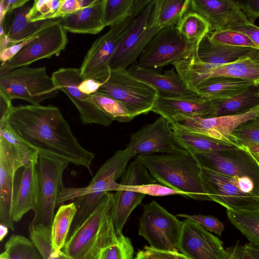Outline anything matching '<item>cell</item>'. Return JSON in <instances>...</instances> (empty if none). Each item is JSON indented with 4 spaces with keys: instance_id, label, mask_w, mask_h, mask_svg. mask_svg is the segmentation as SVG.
Listing matches in <instances>:
<instances>
[{
    "instance_id": "cell-44",
    "label": "cell",
    "mask_w": 259,
    "mask_h": 259,
    "mask_svg": "<svg viewBox=\"0 0 259 259\" xmlns=\"http://www.w3.org/2000/svg\"><path fill=\"white\" fill-rule=\"evenodd\" d=\"M177 217L190 219L202 227L207 231L212 232L219 236L224 230V224L218 218L210 215L187 214L179 213Z\"/></svg>"
},
{
    "instance_id": "cell-50",
    "label": "cell",
    "mask_w": 259,
    "mask_h": 259,
    "mask_svg": "<svg viewBox=\"0 0 259 259\" xmlns=\"http://www.w3.org/2000/svg\"><path fill=\"white\" fill-rule=\"evenodd\" d=\"M233 29L247 34L259 47V26L248 22Z\"/></svg>"
},
{
    "instance_id": "cell-39",
    "label": "cell",
    "mask_w": 259,
    "mask_h": 259,
    "mask_svg": "<svg viewBox=\"0 0 259 259\" xmlns=\"http://www.w3.org/2000/svg\"><path fill=\"white\" fill-rule=\"evenodd\" d=\"M209 38L212 42L229 46L247 47L259 50V47L245 33L234 29L209 32Z\"/></svg>"
},
{
    "instance_id": "cell-48",
    "label": "cell",
    "mask_w": 259,
    "mask_h": 259,
    "mask_svg": "<svg viewBox=\"0 0 259 259\" xmlns=\"http://www.w3.org/2000/svg\"><path fill=\"white\" fill-rule=\"evenodd\" d=\"M36 33V34H37ZM36 34L32 37L0 52V59L1 64L6 63L11 59L25 45L29 43L36 35Z\"/></svg>"
},
{
    "instance_id": "cell-11",
    "label": "cell",
    "mask_w": 259,
    "mask_h": 259,
    "mask_svg": "<svg viewBox=\"0 0 259 259\" xmlns=\"http://www.w3.org/2000/svg\"><path fill=\"white\" fill-rule=\"evenodd\" d=\"M60 19H53L10 60L1 64L0 73L28 66L38 60L59 56L68 42Z\"/></svg>"
},
{
    "instance_id": "cell-25",
    "label": "cell",
    "mask_w": 259,
    "mask_h": 259,
    "mask_svg": "<svg viewBox=\"0 0 259 259\" xmlns=\"http://www.w3.org/2000/svg\"><path fill=\"white\" fill-rule=\"evenodd\" d=\"M29 1L24 6L8 13L0 22L1 34L4 33L10 40L9 47L35 35L53 20L29 22L27 15L33 2L32 4Z\"/></svg>"
},
{
    "instance_id": "cell-2",
    "label": "cell",
    "mask_w": 259,
    "mask_h": 259,
    "mask_svg": "<svg viewBox=\"0 0 259 259\" xmlns=\"http://www.w3.org/2000/svg\"><path fill=\"white\" fill-rule=\"evenodd\" d=\"M136 157L156 182L183 192L186 197L211 201L203 187L201 167L191 153L182 149L170 153Z\"/></svg>"
},
{
    "instance_id": "cell-47",
    "label": "cell",
    "mask_w": 259,
    "mask_h": 259,
    "mask_svg": "<svg viewBox=\"0 0 259 259\" xmlns=\"http://www.w3.org/2000/svg\"><path fill=\"white\" fill-rule=\"evenodd\" d=\"M78 0H62L58 10L52 19H60L81 9Z\"/></svg>"
},
{
    "instance_id": "cell-35",
    "label": "cell",
    "mask_w": 259,
    "mask_h": 259,
    "mask_svg": "<svg viewBox=\"0 0 259 259\" xmlns=\"http://www.w3.org/2000/svg\"><path fill=\"white\" fill-rule=\"evenodd\" d=\"M51 226L43 225L29 226L30 240L40 253L43 259H71L62 251L56 255L52 254Z\"/></svg>"
},
{
    "instance_id": "cell-8",
    "label": "cell",
    "mask_w": 259,
    "mask_h": 259,
    "mask_svg": "<svg viewBox=\"0 0 259 259\" xmlns=\"http://www.w3.org/2000/svg\"><path fill=\"white\" fill-rule=\"evenodd\" d=\"M97 93L123 103L134 118L152 111L159 96L155 89L134 76L127 69L110 70Z\"/></svg>"
},
{
    "instance_id": "cell-4",
    "label": "cell",
    "mask_w": 259,
    "mask_h": 259,
    "mask_svg": "<svg viewBox=\"0 0 259 259\" xmlns=\"http://www.w3.org/2000/svg\"><path fill=\"white\" fill-rule=\"evenodd\" d=\"M114 195L106 192L90 215L70 233L62 251L71 259H97L101 249L117 241L111 217Z\"/></svg>"
},
{
    "instance_id": "cell-49",
    "label": "cell",
    "mask_w": 259,
    "mask_h": 259,
    "mask_svg": "<svg viewBox=\"0 0 259 259\" xmlns=\"http://www.w3.org/2000/svg\"><path fill=\"white\" fill-rule=\"evenodd\" d=\"M29 0H1L0 2V22L6 15L14 10L24 6Z\"/></svg>"
},
{
    "instance_id": "cell-20",
    "label": "cell",
    "mask_w": 259,
    "mask_h": 259,
    "mask_svg": "<svg viewBox=\"0 0 259 259\" xmlns=\"http://www.w3.org/2000/svg\"><path fill=\"white\" fill-rule=\"evenodd\" d=\"M178 244L181 253L189 259H224L223 242L197 223L186 219Z\"/></svg>"
},
{
    "instance_id": "cell-42",
    "label": "cell",
    "mask_w": 259,
    "mask_h": 259,
    "mask_svg": "<svg viewBox=\"0 0 259 259\" xmlns=\"http://www.w3.org/2000/svg\"><path fill=\"white\" fill-rule=\"evenodd\" d=\"M62 0H35L27 18L29 22H34L52 19L58 10Z\"/></svg>"
},
{
    "instance_id": "cell-56",
    "label": "cell",
    "mask_w": 259,
    "mask_h": 259,
    "mask_svg": "<svg viewBox=\"0 0 259 259\" xmlns=\"http://www.w3.org/2000/svg\"><path fill=\"white\" fill-rule=\"evenodd\" d=\"M235 250V245L226 249V256L224 259H233V254Z\"/></svg>"
},
{
    "instance_id": "cell-14",
    "label": "cell",
    "mask_w": 259,
    "mask_h": 259,
    "mask_svg": "<svg viewBox=\"0 0 259 259\" xmlns=\"http://www.w3.org/2000/svg\"><path fill=\"white\" fill-rule=\"evenodd\" d=\"M192 154L201 167L234 178L250 180L259 191V165L242 147Z\"/></svg>"
},
{
    "instance_id": "cell-34",
    "label": "cell",
    "mask_w": 259,
    "mask_h": 259,
    "mask_svg": "<svg viewBox=\"0 0 259 259\" xmlns=\"http://www.w3.org/2000/svg\"><path fill=\"white\" fill-rule=\"evenodd\" d=\"M176 26L179 33L186 39L197 45L210 31L208 22L199 14L190 9Z\"/></svg>"
},
{
    "instance_id": "cell-21",
    "label": "cell",
    "mask_w": 259,
    "mask_h": 259,
    "mask_svg": "<svg viewBox=\"0 0 259 259\" xmlns=\"http://www.w3.org/2000/svg\"><path fill=\"white\" fill-rule=\"evenodd\" d=\"M190 10L209 24V32L233 29L248 22L236 1L190 0Z\"/></svg>"
},
{
    "instance_id": "cell-7",
    "label": "cell",
    "mask_w": 259,
    "mask_h": 259,
    "mask_svg": "<svg viewBox=\"0 0 259 259\" xmlns=\"http://www.w3.org/2000/svg\"><path fill=\"white\" fill-rule=\"evenodd\" d=\"M204 189L211 201L229 210L259 207V192L250 180L237 179L201 167Z\"/></svg>"
},
{
    "instance_id": "cell-28",
    "label": "cell",
    "mask_w": 259,
    "mask_h": 259,
    "mask_svg": "<svg viewBox=\"0 0 259 259\" xmlns=\"http://www.w3.org/2000/svg\"><path fill=\"white\" fill-rule=\"evenodd\" d=\"M255 49L212 42L206 34L198 44L196 53L202 61L218 66L232 63L252 53Z\"/></svg>"
},
{
    "instance_id": "cell-13",
    "label": "cell",
    "mask_w": 259,
    "mask_h": 259,
    "mask_svg": "<svg viewBox=\"0 0 259 259\" xmlns=\"http://www.w3.org/2000/svg\"><path fill=\"white\" fill-rule=\"evenodd\" d=\"M69 163L39 155L37 170L40 193L30 224L51 226L60 192L64 188L63 175Z\"/></svg>"
},
{
    "instance_id": "cell-46",
    "label": "cell",
    "mask_w": 259,
    "mask_h": 259,
    "mask_svg": "<svg viewBox=\"0 0 259 259\" xmlns=\"http://www.w3.org/2000/svg\"><path fill=\"white\" fill-rule=\"evenodd\" d=\"M236 2L248 22L254 24L259 18V0H238Z\"/></svg>"
},
{
    "instance_id": "cell-33",
    "label": "cell",
    "mask_w": 259,
    "mask_h": 259,
    "mask_svg": "<svg viewBox=\"0 0 259 259\" xmlns=\"http://www.w3.org/2000/svg\"><path fill=\"white\" fill-rule=\"evenodd\" d=\"M228 218L249 241L259 247V207L237 210H227Z\"/></svg>"
},
{
    "instance_id": "cell-36",
    "label": "cell",
    "mask_w": 259,
    "mask_h": 259,
    "mask_svg": "<svg viewBox=\"0 0 259 259\" xmlns=\"http://www.w3.org/2000/svg\"><path fill=\"white\" fill-rule=\"evenodd\" d=\"M5 249L11 259H43L33 242L20 235L13 234L6 243Z\"/></svg>"
},
{
    "instance_id": "cell-1",
    "label": "cell",
    "mask_w": 259,
    "mask_h": 259,
    "mask_svg": "<svg viewBox=\"0 0 259 259\" xmlns=\"http://www.w3.org/2000/svg\"><path fill=\"white\" fill-rule=\"evenodd\" d=\"M0 123H6L39 155L90 169L95 154L79 143L57 107L13 106Z\"/></svg>"
},
{
    "instance_id": "cell-31",
    "label": "cell",
    "mask_w": 259,
    "mask_h": 259,
    "mask_svg": "<svg viewBox=\"0 0 259 259\" xmlns=\"http://www.w3.org/2000/svg\"><path fill=\"white\" fill-rule=\"evenodd\" d=\"M76 211L73 201L59 207L51 225L52 255L58 254L63 248L69 237Z\"/></svg>"
},
{
    "instance_id": "cell-19",
    "label": "cell",
    "mask_w": 259,
    "mask_h": 259,
    "mask_svg": "<svg viewBox=\"0 0 259 259\" xmlns=\"http://www.w3.org/2000/svg\"><path fill=\"white\" fill-rule=\"evenodd\" d=\"M258 114L259 107L236 115L207 118L197 116H178L173 118L170 124L177 123L191 132L238 147L232 139L233 132L238 126Z\"/></svg>"
},
{
    "instance_id": "cell-16",
    "label": "cell",
    "mask_w": 259,
    "mask_h": 259,
    "mask_svg": "<svg viewBox=\"0 0 259 259\" xmlns=\"http://www.w3.org/2000/svg\"><path fill=\"white\" fill-rule=\"evenodd\" d=\"M51 77L56 88L64 93L73 103L83 124L108 126L114 121L98 107L91 95L78 89L79 84L85 79L80 68H61L54 72Z\"/></svg>"
},
{
    "instance_id": "cell-37",
    "label": "cell",
    "mask_w": 259,
    "mask_h": 259,
    "mask_svg": "<svg viewBox=\"0 0 259 259\" xmlns=\"http://www.w3.org/2000/svg\"><path fill=\"white\" fill-rule=\"evenodd\" d=\"M91 96L98 107L113 121L128 122L133 119L126 106L118 100L98 93Z\"/></svg>"
},
{
    "instance_id": "cell-55",
    "label": "cell",
    "mask_w": 259,
    "mask_h": 259,
    "mask_svg": "<svg viewBox=\"0 0 259 259\" xmlns=\"http://www.w3.org/2000/svg\"><path fill=\"white\" fill-rule=\"evenodd\" d=\"M9 228L5 225L0 224V241L3 240L7 236Z\"/></svg>"
},
{
    "instance_id": "cell-15",
    "label": "cell",
    "mask_w": 259,
    "mask_h": 259,
    "mask_svg": "<svg viewBox=\"0 0 259 259\" xmlns=\"http://www.w3.org/2000/svg\"><path fill=\"white\" fill-rule=\"evenodd\" d=\"M154 4V0H152L135 18L109 60L110 70L127 69L136 62L148 42L161 29L150 18Z\"/></svg>"
},
{
    "instance_id": "cell-3",
    "label": "cell",
    "mask_w": 259,
    "mask_h": 259,
    "mask_svg": "<svg viewBox=\"0 0 259 259\" xmlns=\"http://www.w3.org/2000/svg\"><path fill=\"white\" fill-rule=\"evenodd\" d=\"M133 158L125 148L118 150L100 166L87 186L64 187L60 192L57 206L74 200L77 209L70 233L90 215L106 192L118 190L119 183L117 180L121 178Z\"/></svg>"
},
{
    "instance_id": "cell-9",
    "label": "cell",
    "mask_w": 259,
    "mask_h": 259,
    "mask_svg": "<svg viewBox=\"0 0 259 259\" xmlns=\"http://www.w3.org/2000/svg\"><path fill=\"white\" fill-rule=\"evenodd\" d=\"M183 225V222L153 200L144 206L138 233L153 248L179 251Z\"/></svg>"
},
{
    "instance_id": "cell-12",
    "label": "cell",
    "mask_w": 259,
    "mask_h": 259,
    "mask_svg": "<svg viewBox=\"0 0 259 259\" xmlns=\"http://www.w3.org/2000/svg\"><path fill=\"white\" fill-rule=\"evenodd\" d=\"M136 17L130 16L123 19L110 26L106 33L95 40L80 68L84 78H91L103 83L108 78L110 72L109 60Z\"/></svg>"
},
{
    "instance_id": "cell-43",
    "label": "cell",
    "mask_w": 259,
    "mask_h": 259,
    "mask_svg": "<svg viewBox=\"0 0 259 259\" xmlns=\"http://www.w3.org/2000/svg\"><path fill=\"white\" fill-rule=\"evenodd\" d=\"M0 137L17 146L23 153L28 162H38L39 154L33 148L22 140L6 123H0Z\"/></svg>"
},
{
    "instance_id": "cell-5",
    "label": "cell",
    "mask_w": 259,
    "mask_h": 259,
    "mask_svg": "<svg viewBox=\"0 0 259 259\" xmlns=\"http://www.w3.org/2000/svg\"><path fill=\"white\" fill-rule=\"evenodd\" d=\"M173 65L186 87L193 92L199 83L214 76L237 78L259 84V50L257 49L237 61L218 66L202 61L195 51Z\"/></svg>"
},
{
    "instance_id": "cell-52",
    "label": "cell",
    "mask_w": 259,
    "mask_h": 259,
    "mask_svg": "<svg viewBox=\"0 0 259 259\" xmlns=\"http://www.w3.org/2000/svg\"><path fill=\"white\" fill-rule=\"evenodd\" d=\"M245 255L249 259H259V247L250 243L245 244L241 246Z\"/></svg>"
},
{
    "instance_id": "cell-26",
    "label": "cell",
    "mask_w": 259,
    "mask_h": 259,
    "mask_svg": "<svg viewBox=\"0 0 259 259\" xmlns=\"http://www.w3.org/2000/svg\"><path fill=\"white\" fill-rule=\"evenodd\" d=\"M104 0H96L92 5L60 18L66 31L96 34L106 27L104 20Z\"/></svg>"
},
{
    "instance_id": "cell-18",
    "label": "cell",
    "mask_w": 259,
    "mask_h": 259,
    "mask_svg": "<svg viewBox=\"0 0 259 259\" xmlns=\"http://www.w3.org/2000/svg\"><path fill=\"white\" fill-rule=\"evenodd\" d=\"M125 149L136 157L140 155L170 153L183 148L175 140L170 123L160 116L132 134Z\"/></svg>"
},
{
    "instance_id": "cell-41",
    "label": "cell",
    "mask_w": 259,
    "mask_h": 259,
    "mask_svg": "<svg viewBox=\"0 0 259 259\" xmlns=\"http://www.w3.org/2000/svg\"><path fill=\"white\" fill-rule=\"evenodd\" d=\"M134 248L130 239L123 235L116 242L103 247L97 259H133Z\"/></svg>"
},
{
    "instance_id": "cell-40",
    "label": "cell",
    "mask_w": 259,
    "mask_h": 259,
    "mask_svg": "<svg viewBox=\"0 0 259 259\" xmlns=\"http://www.w3.org/2000/svg\"><path fill=\"white\" fill-rule=\"evenodd\" d=\"M232 139L238 147L259 144V114L238 126L232 133Z\"/></svg>"
},
{
    "instance_id": "cell-38",
    "label": "cell",
    "mask_w": 259,
    "mask_h": 259,
    "mask_svg": "<svg viewBox=\"0 0 259 259\" xmlns=\"http://www.w3.org/2000/svg\"><path fill=\"white\" fill-rule=\"evenodd\" d=\"M134 0H104V20L106 26L114 24L130 16H138L133 12Z\"/></svg>"
},
{
    "instance_id": "cell-17",
    "label": "cell",
    "mask_w": 259,
    "mask_h": 259,
    "mask_svg": "<svg viewBox=\"0 0 259 259\" xmlns=\"http://www.w3.org/2000/svg\"><path fill=\"white\" fill-rule=\"evenodd\" d=\"M27 163L17 146L0 137V224L12 230H14L12 209L15 177Z\"/></svg>"
},
{
    "instance_id": "cell-6",
    "label": "cell",
    "mask_w": 259,
    "mask_h": 259,
    "mask_svg": "<svg viewBox=\"0 0 259 259\" xmlns=\"http://www.w3.org/2000/svg\"><path fill=\"white\" fill-rule=\"evenodd\" d=\"M59 91L46 67L24 66L0 73V93L11 101L21 99L39 105L56 97Z\"/></svg>"
},
{
    "instance_id": "cell-27",
    "label": "cell",
    "mask_w": 259,
    "mask_h": 259,
    "mask_svg": "<svg viewBox=\"0 0 259 259\" xmlns=\"http://www.w3.org/2000/svg\"><path fill=\"white\" fill-rule=\"evenodd\" d=\"M254 84L253 81L237 78L214 76L199 83L194 92L211 101L226 99L241 93Z\"/></svg>"
},
{
    "instance_id": "cell-23",
    "label": "cell",
    "mask_w": 259,
    "mask_h": 259,
    "mask_svg": "<svg viewBox=\"0 0 259 259\" xmlns=\"http://www.w3.org/2000/svg\"><path fill=\"white\" fill-rule=\"evenodd\" d=\"M37 163L31 161L21 168L18 183L14 191L12 209L14 222H19L27 212L33 210L37 205L40 193Z\"/></svg>"
},
{
    "instance_id": "cell-29",
    "label": "cell",
    "mask_w": 259,
    "mask_h": 259,
    "mask_svg": "<svg viewBox=\"0 0 259 259\" xmlns=\"http://www.w3.org/2000/svg\"><path fill=\"white\" fill-rule=\"evenodd\" d=\"M171 127L178 145L191 153L211 152L237 147L191 132L177 123L171 124Z\"/></svg>"
},
{
    "instance_id": "cell-57",
    "label": "cell",
    "mask_w": 259,
    "mask_h": 259,
    "mask_svg": "<svg viewBox=\"0 0 259 259\" xmlns=\"http://www.w3.org/2000/svg\"><path fill=\"white\" fill-rule=\"evenodd\" d=\"M0 259H11L7 252L5 251L0 254Z\"/></svg>"
},
{
    "instance_id": "cell-30",
    "label": "cell",
    "mask_w": 259,
    "mask_h": 259,
    "mask_svg": "<svg viewBox=\"0 0 259 259\" xmlns=\"http://www.w3.org/2000/svg\"><path fill=\"white\" fill-rule=\"evenodd\" d=\"M212 117L239 115L259 107V84L231 98L213 100Z\"/></svg>"
},
{
    "instance_id": "cell-51",
    "label": "cell",
    "mask_w": 259,
    "mask_h": 259,
    "mask_svg": "<svg viewBox=\"0 0 259 259\" xmlns=\"http://www.w3.org/2000/svg\"><path fill=\"white\" fill-rule=\"evenodd\" d=\"M103 83L91 78H85L79 84V90L88 95L97 93Z\"/></svg>"
},
{
    "instance_id": "cell-53",
    "label": "cell",
    "mask_w": 259,
    "mask_h": 259,
    "mask_svg": "<svg viewBox=\"0 0 259 259\" xmlns=\"http://www.w3.org/2000/svg\"><path fill=\"white\" fill-rule=\"evenodd\" d=\"M241 146L249 152L259 165V144H252Z\"/></svg>"
},
{
    "instance_id": "cell-32",
    "label": "cell",
    "mask_w": 259,
    "mask_h": 259,
    "mask_svg": "<svg viewBox=\"0 0 259 259\" xmlns=\"http://www.w3.org/2000/svg\"><path fill=\"white\" fill-rule=\"evenodd\" d=\"M190 4V0H154L150 18L161 29L175 26L189 10Z\"/></svg>"
},
{
    "instance_id": "cell-10",
    "label": "cell",
    "mask_w": 259,
    "mask_h": 259,
    "mask_svg": "<svg viewBox=\"0 0 259 259\" xmlns=\"http://www.w3.org/2000/svg\"><path fill=\"white\" fill-rule=\"evenodd\" d=\"M198 45L183 36L176 25L165 27L148 42L137 62L142 67L152 69L173 65L190 55Z\"/></svg>"
},
{
    "instance_id": "cell-45",
    "label": "cell",
    "mask_w": 259,
    "mask_h": 259,
    "mask_svg": "<svg viewBox=\"0 0 259 259\" xmlns=\"http://www.w3.org/2000/svg\"><path fill=\"white\" fill-rule=\"evenodd\" d=\"M135 259H189L179 251L161 250L145 246L137 253Z\"/></svg>"
},
{
    "instance_id": "cell-54",
    "label": "cell",
    "mask_w": 259,
    "mask_h": 259,
    "mask_svg": "<svg viewBox=\"0 0 259 259\" xmlns=\"http://www.w3.org/2000/svg\"><path fill=\"white\" fill-rule=\"evenodd\" d=\"M233 259H249L243 253L239 241H237L235 244V250L233 254Z\"/></svg>"
},
{
    "instance_id": "cell-24",
    "label": "cell",
    "mask_w": 259,
    "mask_h": 259,
    "mask_svg": "<svg viewBox=\"0 0 259 259\" xmlns=\"http://www.w3.org/2000/svg\"><path fill=\"white\" fill-rule=\"evenodd\" d=\"M174 68L165 70L162 74L154 69L142 67L136 61L127 69L134 76L155 89L159 96H184L195 94L186 87Z\"/></svg>"
},
{
    "instance_id": "cell-22",
    "label": "cell",
    "mask_w": 259,
    "mask_h": 259,
    "mask_svg": "<svg viewBox=\"0 0 259 259\" xmlns=\"http://www.w3.org/2000/svg\"><path fill=\"white\" fill-rule=\"evenodd\" d=\"M213 101L196 93L184 96H159L152 111L165 118L170 123L178 116L212 117Z\"/></svg>"
}]
</instances>
